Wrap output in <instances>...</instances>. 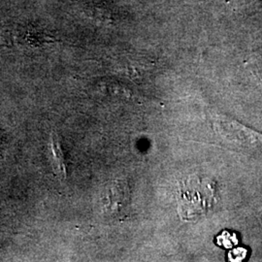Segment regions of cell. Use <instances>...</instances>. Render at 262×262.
Listing matches in <instances>:
<instances>
[{
    "label": "cell",
    "mask_w": 262,
    "mask_h": 262,
    "mask_svg": "<svg viewBox=\"0 0 262 262\" xmlns=\"http://www.w3.org/2000/svg\"><path fill=\"white\" fill-rule=\"evenodd\" d=\"M101 210L106 217L122 220L127 216L130 209V190L128 184L116 180L105 187L100 199Z\"/></svg>",
    "instance_id": "6da1fadb"
},
{
    "label": "cell",
    "mask_w": 262,
    "mask_h": 262,
    "mask_svg": "<svg viewBox=\"0 0 262 262\" xmlns=\"http://www.w3.org/2000/svg\"><path fill=\"white\" fill-rule=\"evenodd\" d=\"M200 182L188 180L181 188L179 198V214L182 219L189 220L206 213L212 196Z\"/></svg>",
    "instance_id": "7a4b0ae2"
},
{
    "label": "cell",
    "mask_w": 262,
    "mask_h": 262,
    "mask_svg": "<svg viewBox=\"0 0 262 262\" xmlns=\"http://www.w3.org/2000/svg\"><path fill=\"white\" fill-rule=\"evenodd\" d=\"M50 150L53 157L54 169L60 178L66 179L67 177V168H66V157L63 149L61 147V143L59 140V136L56 132H53L50 138Z\"/></svg>",
    "instance_id": "3957f363"
},
{
    "label": "cell",
    "mask_w": 262,
    "mask_h": 262,
    "mask_svg": "<svg viewBox=\"0 0 262 262\" xmlns=\"http://www.w3.org/2000/svg\"><path fill=\"white\" fill-rule=\"evenodd\" d=\"M219 239H223V245L225 246V248H230L232 245H234L237 242L234 235L231 236L227 232H225V235L223 234L222 236H220ZM220 243H221V241H220Z\"/></svg>",
    "instance_id": "277c9868"
},
{
    "label": "cell",
    "mask_w": 262,
    "mask_h": 262,
    "mask_svg": "<svg viewBox=\"0 0 262 262\" xmlns=\"http://www.w3.org/2000/svg\"><path fill=\"white\" fill-rule=\"evenodd\" d=\"M232 253H236V255H229L230 260L232 261H238V260H242L244 257L246 256V250L244 249H236L234 251H231Z\"/></svg>",
    "instance_id": "5b68a950"
}]
</instances>
